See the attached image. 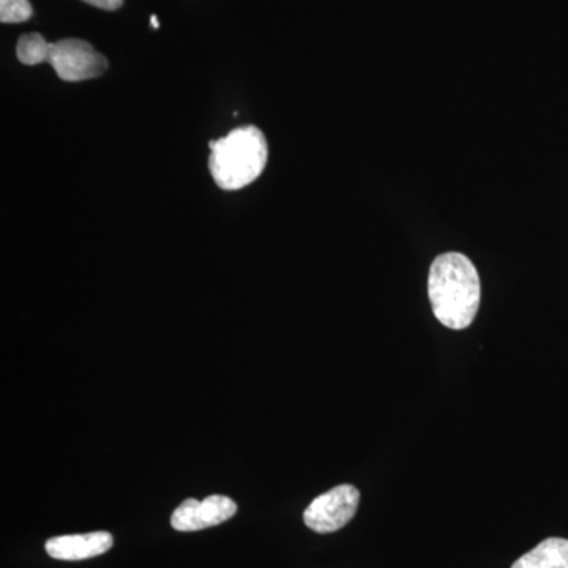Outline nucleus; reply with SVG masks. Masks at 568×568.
<instances>
[{
    "mask_svg": "<svg viewBox=\"0 0 568 568\" xmlns=\"http://www.w3.org/2000/svg\"><path fill=\"white\" fill-rule=\"evenodd\" d=\"M82 2L97 7V9L114 11L121 9L123 0H82Z\"/></svg>",
    "mask_w": 568,
    "mask_h": 568,
    "instance_id": "9d476101",
    "label": "nucleus"
},
{
    "mask_svg": "<svg viewBox=\"0 0 568 568\" xmlns=\"http://www.w3.org/2000/svg\"><path fill=\"white\" fill-rule=\"evenodd\" d=\"M237 514V504L231 497L212 495L204 500L186 499L175 508L171 526L179 532H194L222 525Z\"/></svg>",
    "mask_w": 568,
    "mask_h": 568,
    "instance_id": "39448f33",
    "label": "nucleus"
},
{
    "mask_svg": "<svg viewBox=\"0 0 568 568\" xmlns=\"http://www.w3.org/2000/svg\"><path fill=\"white\" fill-rule=\"evenodd\" d=\"M428 295L440 324L454 331L469 327L480 305L476 265L462 253L440 254L429 268Z\"/></svg>",
    "mask_w": 568,
    "mask_h": 568,
    "instance_id": "f257e3e1",
    "label": "nucleus"
},
{
    "mask_svg": "<svg viewBox=\"0 0 568 568\" xmlns=\"http://www.w3.org/2000/svg\"><path fill=\"white\" fill-rule=\"evenodd\" d=\"M114 544L110 532L78 534V536H62L50 538L44 545L48 555L58 560H84L97 558L110 551Z\"/></svg>",
    "mask_w": 568,
    "mask_h": 568,
    "instance_id": "423d86ee",
    "label": "nucleus"
},
{
    "mask_svg": "<svg viewBox=\"0 0 568 568\" xmlns=\"http://www.w3.org/2000/svg\"><path fill=\"white\" fill-rule=\"evenodd\" d=\"M48 63L62 81L78 82L102 77L108 69L104 55L84 40L67 39L50 44Z\"/></svg>",
    "mask_w": 568,
    "mask_h": 568,
    "instance_id": "7ed1b4c3",
    "label": "nucleus"
},
{
    "mask_svg": "<svg viewBox=\"0 0 568 568\" xmlns=\"http://www.w3.org/2000/svg\"><path fill=\"white\" fill-rule=\"evenodd\" d=\"M209 168L213 181L222 190H241L263 174L268 148L257 126L235 129L220 140L211 141Z\"/></svg>",
    "mask_w": 568,
    "mask_h": 568,
    "instance_id": "f03ea898",
    "label": "nucleus"
},
{
    "mask_svg": "<svg viewBox=\"0 0 568 568\" xmlns=\"http://www.w3.org/2000/svg\"><path fill=\"white\" fill-rule=\"evenodd\" d=\"M33 14L29 0H0V21L3 24H14L31 20Z\"/></svg>",
    "mask_w": 568,
    "mask_h": 568,
    "instance_id": "1a4fd4ad",
    "label": "nucleus"
},
{
    "mask_svg": "<svg viewBox=\"0 0 568 568\" xmlns=\"http://www.w3.org/2000/svg\"><path fill=\"white\" fill-rule=\"evenodd\" d=\"M511 568H568V540L547 538L521 556Z\"/></svg>",
    "mask_w": 568,
    "mask_h": 568,
    "instance_id": "0eeeda50",
    "label": "nucleus"
},
{
    "mask_svg": "<svg viewBox=\"0 0 568 568\" xmlns=\"http://www.w3.org/2000/svg\"><path fill=\"white\" fill-rule=\"evenodd\" d=\"M50 44L41 33H24L18 40L17 55L24 65H40L48 62Z\"/></svg>",
    "mask_w": 568,
    "mask_h": 568,
    "instance_id": "6e6552de",
    "label": "nucleus"
},
{
    "mask_svg": "<svg viewBox=\"0 0 568 568\" xmlns=\"http://www.w3.org/2000/svg\"><path fill=\"white\" fill-rule=\"evenodd\" d=\"M151 22H152V28L153 29H159L160 28V22H159V20H156V17H152L151 18Z\"/></svg>",
    "mask_w": 568,
    "mask_h": 568,
    "instance_id": "9b49d317",
    "label": "nucleus"
},
{
    "mask_svg": "<svg viewBox=\"0 0 568 568\" xmlns=\"http://www.w3.org/2000/svg\"><path fill=\"white\" fill-rule=\"evenodd\" d=\"M361 503V493L353 485H338L317 496L304 514L306 528L317 534H331L345 528L354 518Z\"/></svg>",
    "mask_w": 568,
    "mask_h": 568,
    "instance_id": "20e7f679",
    "label": "nucleus"
}]
</instances>
